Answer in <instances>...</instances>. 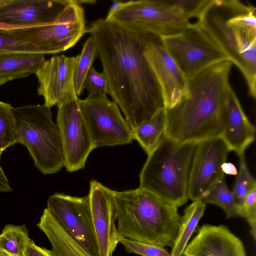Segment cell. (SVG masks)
Wrapping results in <instances>:
<instances>
[{"mask_svg":"<svg viewBox=\"0 0 256 256\" xmlns=\"http://www.w3.org/2000/svg\"><path fill=\"white\" fill-rule=\"evenodd\" d=\"M96 42L108 94L132 130L164 108L161 90L144 55L154 37L99 18L87 29Z\"/></svg>","mask_w":256,"mask_h":256,"instance_id":"1","label":"cell"},{"mask_svg":"<svg viewBox=\"0 0 256 256\" xmlns=\"http://www.w3.org/2000/svg\"><path fill=\"white\" fill-rule=\"evenodd\" d=\"M232 64L221 62L188 80L186 93L174 107L164 108V136L180 143L222 136Z\"/></svg>","mask_w":256,"mask_h":256,"instance_id":"2","label":"cell"},{"mask_svg":"<svg viewBox=\"0 0 256 256\" xmlns=\"http://www.w3.org/2000/svg\"><path fill=\"white\" fill-rule=\"evenodd\" d=\"M118 230L122 238L172 247L180 227L178 207L139 188L114 190Z\"/></svg>","mask_w":256,"mask_h":256,"instance_id":"3","label":"cell"},{"mask_svg":"<svg viewBox=\"0 0 256 256\" xmlns=\"http://www.w3.org/2000/svg\"><path fill=\"white\" fill-rule=\"evenodd\" d=\"M198 142H178L164 134L148 154L139 188L178 208L189 198L190 168Z\"/></svg>","mask_w":256,"mask_h":256,"instance_id":"4","label":"cell"},{"mask_svg":"<svg viewBox=\"0 0 256 256\" xmlns=\"http://www.w3.org/2000/svg\"><path fill=\"white\" fill-rule=\"evenodd\" d=\"M194 25L228 56L242 74L249 95L256 98V34L230 20L226 0H211Z\"/></svg>","mask_w":256,"mask_h":256,"instance_id":"5","label":"cell"},{"mask_svg":"<svg viewBox=\"0 0 256 256\" xmlns=\"http://www.w3.org/2000/svg\"><path fill=\"white\" fill-rule=\"evenodd\" d=\"M17 143L27 148L34 166L44 174H56L64 166L59 129L52 120L50 108L46 105L12 108Z\"/></svg>","mask_w":256,"mask_h":256,"instance_id":"6","label":"cell"},{"mask_svg":"<svg viewBox=\"0 0 256 256\" xmlns=\"http://www.w3.org/2000/svg\"><path fill=\"white\" fill-rule=\"evenodd\" d=\"M107 21L130 30L159 37L180 32L192 24L176 0L123 2Z\"/></svg>","mask_w":256,"mask_h":256,"instance_id":"7","label":"cell"},{"mask_svg":"<svg viewBox=\"0 0 256 256\" xmlns=\"http://www.w3.org/2000/svg\"><path fill=\"white\" fill-rule=\"evenodd\" d=\"M2 30L29 44L43 55L59 53L72 48L87 32L84 8L80 0H73L53 22Z\"/></svg>","mask_w":256,"mask_h":256,"instance_id":"8","label":"cell"},{"mask_svg":"<svg viewBox=\"0 0 256 256\" xmlns=\"http://www.w3.org/2000/svg\"><path fill=\"white\" fill-rule=\"evenodd\" d=\"M160 38L188 80L214 64L230 62L226 54L194 23L180 32L162 36Z\"/></svg>","mask_w":256,"mask_h":256,"instance_id":"9","label":"cell"},{"mask_svg":"<svg viewBox=\"0 0 256 256\" xmlns=\"http://www.w3.org/2000/svg\"><path fill=\"white\" fill-rule=\"evenodd\" d=\"M80 104L94 149L132 143V130L114 102L106 96L88 94Z\"/></svg>","mask_w":256,"mask_h":256,"instance_id":"10","label":"cell"},{"mask_svg":"<svg viewBox=\"0 0 256 256\" xmlns=\"http://www.w3.org/2000/svg\"><path fill=\"white\" fill-rule=\"evenodd\" d=\"M46 209L62 228L92 256H99L89 196L56 193L48 199Z\"/></svg>","mask_w":256,"mask_h":256,"instance_id":"11","label":"cell"},{"mask_svg":"<svg viewBox=\"0 0 256 256\" xmlns=\"http://www.w3.org/2000/svg\"><path fill=\"white\" fill-rule=\"evenodd\" d=\"M76 98L58 106L56 124L59 129L68 172L82 169L88 155L94 149Z\"/></svg>","mask_w":256,"mask_h":256,"instance_id":"12","label":"cell"},{"mask_svg":"<svg viewBox=\"0 0 256 256\" xmlns=\"http://www.w3.org/2000/svg\"><path fill=\"white\" fill-rule=\"evenodd\" d=\"M230 150L221 136L198 143L190 168L188 196L192 201L203 194L224 174L222 165L226 161Z\"/></svg>","mask_w":256,"mask_h":256,"instance_id":"13","label":"cell"},{"mask_svg":"<svg viewBox=\"0 0 256 256\" xmlns=\"http://www.w3.org/2000/svg\"><path fill=\"white\" fill-rule=\"evenodd\" d=\"M76 60L77 56H56L39 66L35 72L39 83L38 93L44 98V105L50 108L78 98L74 82Z\"/></svg>","mask_w":256,"mask_h":256,"instance_id":"14","label":"cell"},{"mask_svg":"<svg viewBox=\"0 0 256 256\" xmlns=\"http://www.w3.org/2000/svg\"><path fill=\"white\" fill-rule=\"evenodd\" d=\"M114 193L96 180L90 182L88 195L99 256H112L122 238L116 225Z\"/></svg>","mask_w":256,"mask_h":256,"instance_id":"15","label":"cell"},{"mask_svg":"<svg viewBox=\"0 0 256 256\" xmlns=\"http://www.w3.org/2000/svg\"><path fill=\"white\" fill-rule=\"evenodd\" d=\"M144 53L160 86L164 108H172L186 93L188 79L164 48L160 37L152 38Z\"/></svg>","mask_w":256,"mask_h":256,"instance_id":"16","label":"cell"},{"mask_svg":"<svg viewBox=\"0 0 256 256\" xmlns=\"http://www.w3.org/2000/svg\"><path fill=\"white\" fill-rule=\"evenodd\" d=\"M72 0H11L0 7V22L27 26L53 22Z\"/></svg>","mask_w":256,"mask_h":256,"instance_id":"17","label":"cell"},{"mask_svg":"<svg viewBox=\"0 0 256 256\" xmlns=\"http://www.w3.org/2000/svg\"><path fill=\"white\" fill-rule=\"evenodd\" d=\"M183 256H246L242 240L223 225L204 224Z\"/></svg>","mask_w":256,"mask_h":256,"instance_id":"18","label":"cell"},{"mask_svg":"<svg viewBox=\"0 0 256 256\" xmlns=\"http://www.w3.org/2000/svg\"><path fill=\"white\" fill-rule=\"evenodd\" d=\"M256 128L244 113L240 103L230 86L228 91L222 138L230 151L238 156L244 154L255 139Z\"/></svg>","mask_w":256,"mask_h":256,"instance_id":"19","label":"cell"},{"mask_svg":"<svg viewBox=\"0 0 256 256\" xmlns=\"http://www.w3.org/2000/svg\"><path fill=\"white\" fill-rule=\"evenodd\" d=\"M37 226L52 246L50 250L44 248L49 256H92L62 228L46 208Z\"/></svg>","mask_w":256,"mask_h":256,"instance_id":"20","label":"cell"},{"mask_svg":"<svg viewBox=\"0 0 256 256\" xmlns=\"http://www.w3.org/2000/svg\"><path fill=\"white\" fill-rule=\"evenodd\" d=\"M46 60L43 54H21L0 56V79L14 80L35 74Z\"/></svg>","mask_w":256,"mask_h":256,"instance_id":"21","label":"cell"},{"mask_svg":"<svg viewBox=\"0 0 256 256\" xmlns=\"http://www.w3.org/2000/svg\"><path fill=\"white\" fill-rule=\"evenodd\" d=\"M206 204L200 198L194 200L184 210L179 230L172 246L170 256H183L184 250L201 218Z\"/></svg>","mask_w":256,"mask_h":256,"instance_id":"22","label":"cell"},{"mask_svg":"<svg viewBox=\"0 0 256 256\" xmlns=\"http://www.w3.org/2000/svg\"><path fill=\"white\" fill-rule=\"evenodd\" d=\"M166 113L162 108L149 120L132 130L134 140L138 141L148 155L158 144L164 130Z\"/></svg>","mask_w":256,"mask_h":256,"instance_id":"23","label":"cell"},{"mask_svg":"<svg viewBox=\"0 0 256 256\" xmlns=\"http://www.w3.org/2000/svg\"><path fill=\"white\" fill-rule=\"evenodd\" d=\"M30 239L25 224H8L0 234V247L12 256H26Z\"/></svg>","mask_w":256,"mask_h":256,"instance_id":"24","label":"cell"},{"mask_svg":"<svg viewBox=\"0 0 256 256\" xmlns=\"http://www.w3.org/2000/svg\"><path fill=\"white\" fill-rule=\"evenodd\" d=\"M200 199L206 204H215L222 208L228 218L238 216L234 196L226 185L224 176L206 190Z\"/></svg>","mask_w":256,"mask_h":256,"instance_id":"25","label":"cell"},{"mask_svg":"<svg viewBox=\"0 0 256 256\" xmlns=\"http://www.w3.org/2000/svg\"><path fill=\"white\" fill-rule=\"evenodd\" d=\"M97 56L98 50L96 42L94 38L90 36L84 44L80 54L77 56L74 67V82L75 92L78 97L84 90L83 84L84 78Z\"/></svg>","mask_w":256,"mask_h":256,"instance_id":"26","label":"cell"},{"mask_svg":"<svg viewBox=\"0 0 256 256\" xmlns=\"http://www.w3.org/2000/svg\"><path fill=\"white\" fill-rule=\"evenodd\" d=\"M12 106L0 100V156L8 147L17 143V132Z\"/></svg>","mask_w":256,"mask_h":256,"instance_id":"27","label":"cell"},{"mask_svg":"<svg viewBox=\"0 0 256 256\" xmlns=\"http://www.w3.org/2000/svg\"><path fill=\"white\" fill-rule=\"evenodd\" d=\"M239 157V170L238 172L232 190L237 208L240 206L246 194L256 188V181L250 172L244 154Z\"/></svg>","mask_w":256,"mask_h":256,"instance_id":"28","label":"cell"},{"mask_svg":"<svg viewBox=\"0 0 256 256\" xmlns=\"http://www.w3.org/2000/svg\"><path fill=\"white\" fill-rule=\"evenodd\" d=\"M21 54H42L29 44L0 30V56Z\"/></svg>","mask_w":256,"mask_h":256,"instance_id":"29","label":"cell"},{"mask_svg":"<svg viewBox=\"0 0 256 256\" xmlns=\"http://www.w3.org/2000/svg\"><path fill=\"white\" fill-rule=\"evenodd\" d=\"M238 216L244 218L250 228V232L256 240V188L249 192L237 208Z\"/></svg>","mask_w":256,"mask_h":256,"instance_id":"30","label":"cell"},{"mask_svg":"<svg viewBox=\"0 0 256 256\" xmlns=\"http://www.w3.org/2000/svg\"><path fill=\"white\" fill-rule=\"evenodd\" d=\"M125 250L128 252L141 256H170L164 247L133 241L123 238L120 240Z\"/></svg>","mask_w":256,"mask_h":256,"instance_id":"31","label":"cell"},{"mask_svg":"<svg viewBox=\"0 0 256 256\" xmlns=\"http://www.w3.org/2000/svg\"><path fill=\"white\" fill-rule=\"evenodd\" d=\"M83 88H86L90 95L106 96L108 94L107 81L104 74L97 72L93 66L84 78Z\"/></svg>","mask_w":256,"mask_h":256,"instance_id":"32","label":"cell"},{"mask_svg":"<svg viewBox=\"0 0 256 256\" xmlns=\"http://www.w3.org/2000/svg\"><path fill=\"white\" fill-rule=\"evenodd\" d=\"M26 256H49L46 252L44 248L37 246L33 240H29L26 250Z\"/></svg>","mask_w":256,"mask_h":256,"instance_id":"33","label":"cell"},{"mask_svg":"<svg viewBox=\"0 0 256 256\" xmlns=\"http://www.w3.org/2000/svg\"><path fill=\"white\" fill-rule=\"evenodd\" d=\"M222 169L224 174L234 176L238 174V170L236 166L231 162H224L222 165Z\"/></svg>","mask_w":256,"mask_h":256,"instance_id":"34","label":"cell"},{"mask_svg":"<svg viewBox=\"0 0 256 256\" xmlns=\"http://www.w3.org/2000/svg\"><path fill=\"white\" fill-rule=\"evenodd\" d=\"M123 1L114 0L110 8L106 18L110 16L114 12L118 10L122 6Z\"/></svg>","mask_w":256,"mask_h":256,"instance_id":"35","label":"cell"},{"mask_svg":"<svg viewBox=\"0 0 256 256\" xmlns=\"http://www.w3.org/2000/svg\"><path fill=\"white\" fill-rule=\"evenodd\" d=\"M28 27H31V26L11 25V24H7L6 23L0 22V30H13V29H16V28H28Z\"/></svg>","mask_w":256,"mask_h":256,"instance_id":"36","label":"cell"},{"mask_svg":"<svg viewBox=\"0 0 256 256\" xmlns=\"http://www.w3.org/2000/svg\"><path fill=\"white\" fill-rule=\"evenodd\" d=\"M12 80L10 78H0V86L5 84L8 82Z\"/></svg>","mask_w":256,"mask_h":256,"instance_id":"37","label":"cell"},{"mask_svg":"<svg viewBox=\"0 0 256 256\" xmlns=\"http://www.w3.org/2000/svg\"><path fill=\"white\" fill-rule=\"evenodd\" d=\"M0 256H12L6 252L0 247Z\"/></svg>","mask_w":256,"mask_h":256,"instance_id":"38","label":"cell"},{"mask_svg":"<svg viewBox=\"0 0 256 256\" xmlns=\"http://www.w3.org/2000/svg\"><path fill=\"white\" fill-rule=\"evenodd\" d=\"M10 0H0V7L8 4Z\"/></svg>","mask_w":256,"mask_h":256,"instance_id":"39","label":"cell"}]
</instances>
